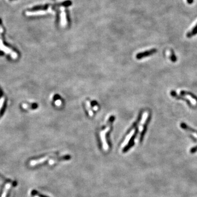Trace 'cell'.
Instances as JSON below:
<instances>
[{
	"label": "cell",
	"mask_w": 197,
	"mask_h": 197,
	"mask_svg": "<svg viewBox=\"0 0 197 197\" xmlns=\"http://www.w3.org/2000/svg\"><path fill=\"white\" fill-rule=\"evenodd\" d=\"M112 120L109 122V123L108 124V125L107 126L106 128L105 129V130L102 131L100 134L101 141H102V146H103L104 150H107L109 149V146H108V144L107 143L106 135L107 133L110 130Z\"/></svg>",
	"instance_id": "obj_1"
},
{
	"label": "cell",
	"mask_w": 197,
	"mask_h": 197,
	"mask_svg": "<svg viewBox=\"0 0 197 197\" xmlns=\"http://www.w3.org/2000/svg\"><path fill=\"white\" fill-rule=\"evenodd\" d=\"M148 116H149V112L147 111L144 112L143 115H142V117L141 122L140 123V125L138 127V137L139 140H140V138H141V133H142L143 130H144V125L146 122Z\"/></svg>",
	"instance_id": "obj_2"
},
{
	"label": "cell",
	"mask_w": 197,
	"mask_h": 197,
	"mask_svg": "<svg viewBox=\"0 0 197 197\" xmlns=\"http://www.w3.org/2000/svg\"><path fill=\"white\" fill-rule=\"evenodd\" d=\"M49 7V4H45L44 5H38L35 6L28 11L30 12H38V11H45L48 9Z\"/></svg>",
	"instance_id": "obj_3"
},
{
	"label": "cell",
	"mask_w": 197,
	"mask_h": 197,
	"mask_svg": "<svg viewBox=\"0 0 197 197\" xmlns=\"http://www.w3.org/2000/svg\"><path fill=\"white\" fill-rule=\"evenodd\" d=\"M135 132V129H133L132 131H131V133L128 134V135L126 137L125 140L124 141V142L123 143L122 145V149H125L126 147L128 145V144L129 143V142L131 141V138H132V137L134 135V134Z\"/></svg>",
	"instance_id": "obj_4"
},
{
	"label": "cell",
	"mask_w": 197,
	"mask_h": 197,
	"mask_svg": "<svg viewBox=\"0 0 197 197\" xmlns=\"http://www.w3.org/2000/svg\"><path fill=\"white\" fill-rule=\"evenodd\" d=\"M156 52V49H151L150 51H146L145 52H144V53H139L136 56L137 58L140 59V58H143L144 56H150L152 54L155 53V52Z\"/></svg>",
	"instance_id": "obj_5"
},
{
	"label": "cell",
	"mask_w": 197,
	"mask_h": 197,
	"mask_svg": "<svg viewBox=\"0 0 197 197\" xmlns=\"http://www.w3.org/2000/svg\"><path fill=\"white\" fill-rule=\"evenodd\" d=\"M52 8L53 9L54 11H56V23H57V24H59V22H60V11L58 8V7L56 5H54Z\"/></svg>",
	"instance_id": "obj_6"
},
{
	"label": "cell",
	"mask_w": 197,
	"mask_h": 197,
	"mask_svg": "<svg viewBox=\"0 0 197 197\" xmlns=\"http://www.w3.org/2000/svg\"><path fill=\"white\" fill-rule=\"evenodd\" d=\"M72 2L70 0H67V1H64L63 2L60 3H58V4H56V5L59 7H68L69 6H71L72 5Z\"/></svg>",
	"instance_id": "obj_7"
},
{
	"label": "cell",
	"mask_w": 197,
	"mask_h": 197,
	"mask_svg": "<svg viewBox=\"0 0 197 197\" xmlns=\"http://www.w3.org/2000/svg\"><path fill=\"white\" fill-rule=\"evenodd\" d=\"M65 15H66V19L67 23L68 26H70L71 23V16H70V13L69 11L66 9L65 10Z\"/></svg>",
	"instance_id": "obj_8"
},
{
	"label": "cell",
	"mask_w": 197,
	"mask_h": 197,
	"mask_svg": "<svg viewBox=\"0 0 197 197\" xmlns=\"http://www.w3.org/2000/svg\"><path fill=\"white\" fill-rule=\"evenodd\" d=\"M197 34V24L195 26V27L193 29L189 32L187 34V36L188 38H191L193 36H195V35H196Z\"/></svg>",
	"instance_id": "obj_9"
},
{
	"label": "cell",
	"mask_w": 197,
	"mask_h": 197,
	"mask_svg": "<svg viewBox=\"0 0 197 197\" xmlns=\"http://www.w3.org/2000/svg\"><path fill=\"white\" fill-rule=\"evenodd\" d=\"M86 107H87V111H88L89 116H93V112L92 109H91V103H90V102L89 101H86Z\"/></svg>",
	"instance_id": "obj_10"
},
{
	"label": "cell",
	"mask_w": 197,
	"mask_h": 197,
	"mask_svg": "<svg viewBox=\"0 0 197 197\" xmlns=\"http://www.w3.org/2000/svg\"><path fill=\"white\" fill-rule=\"evenodd\" d=\"M5 108H6V101H5L3 104L2 106L0 109V117L2 116L3 113L5 111Z\"/></svg>",
	"instance_id": "obj_11"
},
{
	"label": "cell",
	"mask_w": 197,
	"mask_h": 197,
	"mask_svg": "<svg viewBox=\"0 0 197 197\" xmlns=\"http://www.w3.org/2000/svg\"><path fill=\"white\" fill-rule=\"evenodd\" d=\"M11 186V184H7V186H5V189L4 192H3L2 195V197H5V195H7V192H8V190H9V189L10 188Z\"/></svg>",
	"instance_id": "obj_12"
},
{
	"label": "cell",
	"mask_w": 197,
	"mask_h": 197,
	"mask_svg": "<svg viewBox=\"0 0 197 197\" xmlns=\"http://www.w3.org/2000/svg\"><path fill=\"white\" fill-rule=\"evenodd\" d=\"M55 103L57 106H61V104H62V101L60 99H58V100H56Z\"/></svg>",
	"instance_id": "obj_13"
},
{
	"label": "cell",
	"mask_w": 197,
	"mask_h": 197,
	"mask_svg": "<svg viewBox=\"0 0 197 197\" xmlns=\"http://www.w3.org/2000/svg\"><path fill=\"white\" fill-rule=\"evenodd\" d=\"M197 146L195 147L194 148L192 149L191 150V152L192 153H195V152H197Z\"/></svg>",
	"instance_id": "obj_14"
},
{
	"label": "cell",
	"mask_w": 197,
	"mask_h": 197,
	"mask_svg": "<svg viewBox=\"0 0 197 197\" xmlns=\"http://www.w3.org/2000/svg\"><path fill=\"white\" fill-rule=\"evenodd\" d=\"M187 3H189V4H192V3H193V1H194V0H187Z\"/></svg>",
	"instance_id": "obj_15"
},
{
	"label": "cell",
	"mask_w": 197,
	"mask_h": 197,
	"mask_svg": "<svg viewBox=\"0 0 197 197\" xmlns=\"http://www.w3.org/2000/svg\"><path fill=\"white\" fill-rule=\"evenodd\" d=\"M3 53L2 52H0V55H3Z\"/></svg>",
	"instance_id": "obj_16"
},
{
	"label": "cell",
	"mask_w": 197,
	"mask_h": 197,
	"mask_svg": "<svg viewBox=\"0 0 197 197\" xmlns=\"http://www.w3.org/2000/svg\"><path fill=\"white\" fill-rule=\"evenodd\" d=\"M40 197V196H38V195H35V197Z\"/></svg>",
	"instance_id": "obj_17"
},
{
	"label": "cell",
	"mask_w": 197,
	"mask_h": 197,
	"mask_svg": "<svg viewBox=\"0 0 197 197\" xmlns=\"http://www.w3.org/2000/svg\"><path fill=\"white\" fill-rule=\"evenodd\" d=\"M11 1H13V0H11Z\"/></svg>",
	"instance_id": "obj_18"
}]
</instances>
